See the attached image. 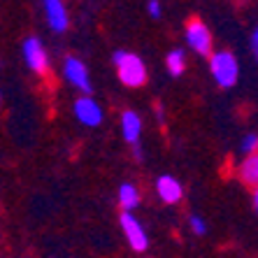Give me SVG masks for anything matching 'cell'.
Returning <instances> with one entry per match:
<instances>
[{"label": "cell", "instance_id": "1", "mask_svg": "<svg viewBox=\"0 0 258 258\" xmlns=\"http://www.w3.org/2000/svg\"><path fill=\"white\" fill-rule=\"evenodd\" d=\"M114 66L121 84L135 89V86H142L147 82V68H144V60L140 56L131 54V51H114Z\"/></svg>", "mask_w": 258, "mask_h": 258}, {"label": "cell", "instance_id": "2", "mask_svg": "<svg viewBox=\"0 0 258 258\" xmlns=\"http://www.w3.org/2000/svg\"><path fill=\"white\" fill-rule=\"evenodd\" d=\"M210 70L212 77L216 79V84L221 89H233L240 77V66L233 51H216L210 56Z\"/></svg>", "mask_w": 258, "mask_h": 258}, {"label": "cell", "instance_id": "3", "mask_svg": "<svg viewBox=\"0 0 258 258\" xmlns=\"http://www.w3.org/2000/svg\"><path fill=\"white\" fill-rule=\"evenodd\" d=\"M186 42L188 47L200 56H210L212 51V33L210 28L200 21V19H191L186 26Z\"/></svg>", "mask_w": 258, "mask_h": 258}, {"label": "cell", "instance_id": "4", "mask_svg": "<svg viewBox=\"0 0 258 258\" xmlns=\"http://www.w3.org/2000/svg\"><path fill=\"white\" fill-rule=\"evenodd\" d=\"M119 223H121L123 235H126L128 244H131V249H135V251H144V249L149 246V240H147V233H144L142 223H140L131 212H123L121 219H119Z\"/></svg>", "mask_w": 258, "mask_h": 258}, {"label": "cell", "instance_id": "5", "mask_svg": "<svg viewBox=\"0 0 258 258\" xmlns=\"http://www.w3.org/2000/svg\"><path fill=\"white\" fill-rule=\"evenodd\" d=\"M63 75H66V79L70 82L72 86H75V89H79L82 93H86V96L93 91V86H91V77H89V70H86L84 63H82L79 58H75V56H68V58H66Z\"/></svg>", "mask_w": 258, "mask_h": 258}, {"label": "cell", "instance_id": "6", "mask_svg": "<svg viewBox=\"0 0 258 258\" xmlns=\"http://www.w3.org/2000/svg\"><path fill=\"white\" fill-rule=\"evenodd\" d=\"M24 60H26V66L33 72H37V75H44V72H47V68H49L47 51H44L42 42H40L37 37H28L24 42Z\"/></svg>", "mask_w": 258, "mask_h": 258}, {"label": "cell", "instance_id": "7", "mask_svg": "<svg viewBox=\"0 0 258 258\" xmlns=\"http://www.w3.org/2000/svg\"><path fill=\"white\" fill-rule=\"evenodd\" d=\"M72 109H75V116H77L79 123H84V126H89V128L100 126L102 109H100V105H98L93 98H79Z\"/></svg>", "mask_w": 258, "mask_h": 258}, {"label": "cell", "instance_id": "8", "mask_svg": "<svg viewBox=\"0 0 258 258\" xmlns=\"http://www.w3.org/2000/svg\"><path fill=\"white\" fill-rule=\"evenodd\" d=\"M42 5H44V14H47V21H49V26H51V30L66 33L70 19H68L63 0H42Z\"/></svg>", "mask_w": 258, "mask_h": 258}, {"label": "cell", "instance_id": "9", "mask_svg": "<svg viewBox=\"0 0 258 258\" xmlns=\"http://www.w3.org/2000/svg\"><path fill=\"white\" fill-rule=\"evenodd\" d=\"M156 193L158 198L163 200L165 205H174L181 200V184L174 177H170V174H163V177H158L156 179Z\"/></svg>", "mask_w": 258, "mask_h": 258}, {"label": "cell", "instance_id": "10", "mask_svg": "<svg viewBox=\"0 0 258 258\" xmlns=\"http://www.w3.org/2000/svg\"><path fill=\"white\" fill-rule=\"evenodd\" d=\"M121 131H123L126 142L138 144L140 135H142V121H140V116L135 112H126V114L121 116Z\"/></svg>", "mask_w": 258, "mask_h": 258}, {"label": "cell", "instance_id": "11", "mask_svg": "<svg viewBox=\"0 0 258 258\" xmlns=\"http://www.w3.org/2000/svg\"><path fill=\"white\" fill-rule=\"evenodd\" d=\"M240 177H242V181H244V184H249V186H256V184H258V156H256V151H253V154H249V156L242 161Z\"/></svg>", "mask_w": 258, "mask_h": 258}, {"label": "cell", "instance_id": "12", "mask_svg": "<svg viewBox=\"0 0 258 258\" xmlns=\"http://www.w3.org/2000/svg\"><path fill=\"white\" fill-rule=\"evenodd\" d=\"M119 205L126 212L135 210V207L140 205V193H138V188L133 186V184H121V188H119Z\"/></svg>", "mask_w": 258, "mask_h": 258}, {"label": "cell", "instance_id": "13", "mask_svg": "<svg viewBox=\"0 0 258 258\" xmlns=\"http://www.w3.org/2000/svg\"><path fill=\"white\" fill-rule=\"evenodd\" d=\"M186 70V54L181 49H172L168 54V72L172 77H181Z\"/></svg>", "mask_w": 258, "mask_h": 258}, {"label": "cell", "instance_id": "14", "mask_svg": "<svg viewBox=\"0 0 258 258\" xmlns=\"http://www.w3.org/2000/svg\"><path fill=\"white\" fill-rule=\"evenodd\" d=\"M188 223H191V228L196 235H205V230H207V226H205V221L200 219V216L191 214V219H188Z\"/></svg>", "mask_w": 258, "mask_h": 258}, {"label": "cell", "instance_id": "15", "mask_svg": "<svg viewBox=\"0 0 258 258\" xmlns=\"http://www.w3.org/2000/svg\"><path fill=\"white\" fill-rule=\"evenodd\" d=\"M256 144H258V138L251 133V135L242 142V151H244V154H253V151H256Z\"/></svg>", "mask_w": 258, "mask_h": 258}, {"label": "cell", "instance_id": "16", "mask_svg": "<svg viewBox=\"0 0 258 258\" xmlns=\"http://www.w3.org/2000/svg\"><path fill=\"white\" fill-rule=\"evenodd\" d=\"M147 7H149V14L154 19H161V3H158V0H149V3H147Z\"/></svg>", "mask_w": 258, "mask_h": 258}, {"label": "cell", "instance_id": "17", "mask_svg": "<svg viewBox=\"0 0 258 258\" xmlns=\"http://www.w3.org/2000/svg\"><path fill=\"white\" fill-rule=\"evenodd\" d=\"M249 40H251V54L256 56V51H258V33H256V30L251 33V37H249Z\"/></svg>", "mask_w": 258, "mask_h": 258}, {"label": "cell", "instance_id": "18", "mask_svg": "<svg viewBox=\"0 0 258 258\" xmlns=\"http://www.w3.org/2000/svg\"><path fill=\"white\" fill-rule=\"evenodd\" d=\"M251 207H253V210L258 207V196H256V193H253V198H251Z\"/></svg>", "mask_w": 258, "mask_h": 258}]
</instances>
